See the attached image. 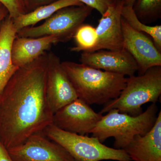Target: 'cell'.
Segmentation results:
<instances>
[{"instance_id": "obj_1", "label": "cell", "mask_w": 161, "mask_h": 161, "mask_svg": "<svg viewBox=\"0 0 161 161\" xmlns=\"http://www.w3.org/2000/svg\"><path fill=\"white\" fill-rule=\"evenodd\" d=\"M47 53L16 71L0 94V141L7 150L53 124L46 95Z\"/></svg>"}, {"instance_id": "obj_2", "label": "cell", "mask_w": 161, "mask_h": 161, "mask_svg": "<svg viewBox=\"0 0 161 161\" xmlns=\"http://www.w3.org/2000/svg\"><path fill=\"white\" fill-rule=\"evenodd\" d=\"M78 98L89 105H104L117 98L125 88V75L72 61L61 62Z\"/></svg>"}, {"instance_id": "obj_3", "label": "cell", "mask_w": 161, "mask_h": 161, "mask_svg": "<svg viewBox=\"0 0 161 161\" xmlns=\"http://www.w3.org/2000/svg\"><path fill=\"white\" fill-rule=\"evenodd\" d=\"M158 111L156 103L151 104L146 111L136 116L113 109L103 115L91 133L102 143L114 137V148L123 150L136 136L144 135L150 131L157 118Z\"/></svg>"}, {"instance_id": "obj_4", "label": "cell", "mask_w": 161, "mask_h": 161, "mask_svg": "<svg viewBox=\"0 0 161 161\" xmlns=\"http://www.w3.org/2000/svg\"><path fill=\"white\" fill-rule=\"evenodd\" d=\"M161 94V66L150 68L144 74L127 78L124 90L117 98L104 105L100 114L113 109L119 112L136 116L142 113V106L156 103Z\"/></svg>"}, {"instance_id": "obj_5", "label": "cell", "mask_w": 161, "mask_h": 161, "mask_svg": "<svg viewBox=\"0 0 161 161\" xmlns=\"http://www.w3.org/2000/svg\"><path fill=\"white\" fill-rule=\"evenodd\" d=\"M43 132L47 137L63 147L75 161H132L123 149L107 147L94 136L66 132L53 124Z\"/></svg>"}, {"instance_id": "obj_6", "label": "cell", "mask_w": 161, "mask_h": 161, "mask_svg": "<svg viewBox=\"0 0 161 161\" xmlns=\"http://www.w3.org/2000/svg\"><path fill=\"white\" fill-rule=\"evenodd\" d=\"M92 10L85 5L64 8L40 26L23 28L18 32L17 36L26 38L53 36L58 37L59 42H67L74 38L77 30L84 24Z\"/></svg>"}, {"instance_id": "obj_7", "label": "cell", "mask_w": 161, "mask_h": 161, "mask_svg": "<svg viewBox=\"0 0 161 161\" xmlns=\"http://www.w3.org/2000/svg\"><path fill=\"white\" fill-rule=\"evenodd\" d=\"M8 151L14 161H75L63 147L43 132L31 136Z\"/></svg>"}, {"instance_id": "obj_8", "label": "cell", "mask_w": 161, "mask_h": 161, "mask_svg": "<svg viewBox=\"0 0 161 161\" xmlns=\"http://www.w3.org/2000/svg\"><path fill=\"white\" fill-rule=\"evenodd\" d=\"M102 116L78 98L54 113L53 124L64 131L86 135L91 133Z\"/></svg>"}, {"instance_id": "obj_9", "label": "cell", "mask_w": 161, "mask_h": 161, "mask_svg": "<svg viewBox=\"0 0 161 161\" xmlns=\"http://www.w3.org/2000/svg\"><path fill=\"white\" fill-rule=\"evenodd\" d=\"M60 58L47 53L46 95L53 113L78 98L75 89L61 66Z\"/></svg>"}, {"instance_id": "obj_10", "label": "cell", "mask_w": 161, "mask_h": 161, "mask_svg": "<svg viewBox=\"0 0 161 161\" xmlns=\"http://www.w3.org/2000/svg\"><path fill=\"white\" fill-rule=\"evenodd\" d=\"M124 49L132 55L138 67L139 75L144 74L150 68L161 66V52L151 38L133 29L121 19Z\"/></svg>"}, {"instance_id": "obj_11", "label": "cell", "mask_w": 161, "mask_h": 161, "mask_svg": "<svg viewBox=\"0 0 161 161\" xmlns=\"http://www.w3.org/2000/svg\"><path fill=\"white\" fill-rule=\"evenodd\" d=\"M124 5V0H116L102 15L96 28L97 43L92 52L124 49L121 11Z\"/></svg>"}, {"instance_id": "obj_12", "label": "cell", "mask_w": 161, "mask_h": 161, "mask_svg": "<svg viewBox=\"0 0 161 161\" xmlns=\"http://www.w3.org/2000/svg\"><path fill=\"white\" fill-rule=\"evenodd\" d=\"M80 61L81 64L94 68L129 77L135 75L138 70L134 58L124 49L83 52L80 55Z\"/></svg>"}, {"instance_id": "obj_13", "label": "cell", "mask_w": 161, "mask_h": 161, "mask_svg": "<svg viewBox=\"0 0 161 161\" xmlns=\"http://www.w3.org/2000/svg\"><path fill=\"white\" fill-rule=\"evenodd\" d=\"M123 150L132 161H161V111L150 131L136 136Z\"/></svg>"}, {"instance_id": "obj_14", "label": "cell", "mask_w": 161, "mask_h": 161, "mask_svg": "<svg viewBox=\"0 0 161 161\" xmlns=\"http://www.w3.org/2000/svg\"><path fill=\"white\" fill-rule=\"evenodd\" d=\"M58 43L59 40L55 36L26 38L17 36L12 48L13 63L18 68L25 66L43 55L52 45Z\"/></svg>"}, {"instance_id": "obj_15", "label": "cell", "mask_w": 161, "mask_h": 161, "mask_svg": "<svg viewBox=\"0 0 161 161\" xmlns=\"http://www.w3.org/2000/svg\"><path fill=\"white\" fill-rule=\"evenodd\" d=\"M17 35L13 19L8 15L0 24V94L19 69L12 59L13 43Z\"/></svg>"}, {"instance_id": "obj_16", "label": "cell", "mask_w": 161, "mask_h": 161, "mask_svg": "<svg viewBox=\"0 0 161 161\" xmlns=\"http://www.w3.org/2000/svg\"><path fill=\"white\" fill-rule=\"evenodd\" d=\"M83 5L78 0H57L48 5L40 6L29 13L20 15L13 19L14 25L18 33L23 28L33 26L40 21L48 19L60 9Z\"/></svg>"}, {"instance_id": "obj_17", "label": "cell", "mask_w": 161, "mask_h": 161, "mask_svg": "<svg viewBox=\"0 0 161 161\" xmlns=\"http://www.w3.org/2000/svg\"><path fill=\"white\" fill-rule=\"evenodd\" d=\"M122 17L133 29L146 34L152 39L158 49L161 52V26L146 25L138 19L133 8L124 5L121 11Z\"/></svg>"}, {"instance_id": "obj_18", "label": "cell", "mask_w": 161, "mask_h": 161, "mask_svg": "<svg viewBox=\"0 0 161 161\" xmlns=\"http://www.w3.org/2000/svg\"><path fill=\"white\" fill-rule=\"evenodd\" d=\"M132 8L144 24L153 23L161 17V0H136Z\"/></svg>"}, {"instance_id": "obj_19", "label": "cell", "mask_w": 161, "mask_h": 161, "mask_svg": "<svg viewBox=\"0 0 161 161\" xmlns=\"http://www.w3.org/2000/svg\"><path fill=\"white\" fill-rule=\"evenodd\" d=\"M74 38L76 45L72 47L70 51L92 52L97 43L96 28L89 24H82L77 30Z\"/></svg>"}, {"instance_id": "obj_20", "label": "cell", "mask_w": 161, "mask_h": 161, "mask_svg": "<svg viewBox=\"0 0 161 161\" xmlns=\"http://www.w3.org/2000/svg\"><path fill=\"white\" fill-rule=\"evenodd\" d=\"M0 3L6 8L13 19L25 14L23 0H0Z\"/></svg>"}, {"instance_id": "obj_21", "label": "cell", "mask_w": 161, "mask_h": 161, "mask_svg": "<svg viewBox=\"0 0 161 161\" xmlns=\"http://www.w3.org/2000/svg\"><path fill=\"white\" fill-rule=\"evenodd\" d=\"M84 5L95 9L103 15L108 7L113 4L116 0H78Z\"/></svg>"}, {"instance_id": "obj_22", "label": "cell", "mask_w": 161, "mask_h": 161, "mask_svg": "<svg viewBox=\"0 0 161 161\" xmlns=\"http://www.w3.org/2000/svg\"><path fill=\"white\" fill-rule=\"evenodd\" d=\"M0 161H14L8 150L0 141Z\"/></svg>"}, {"instance_id": "obj_23", "label": "cell", "mask_w": 161, "mask_h": 161, "mask_svg": "<svg viewBox=\"0 0 161 161\" xmlns=\"http://www.w3.org/2000/svg\"><path fill=\"white\" fill-rule=\"evenodd\" d=\"M8 15V11L3 5L0 7V24Z\"/></svg>"}, {"instance_id": "obj_24", "label": "cell", "mask_w": 161, "mask_h": 161, "mask_svg": "<svg viewBox=\"0 0 161 161\" xmlns=\"http://www.w3.org/2000/svg\"><path fill=\"white\" fill-rule=\"evenodd\" d=\"M125 1V6L133 7V5L135 4L136 0H124Z\"/></svg>"}, {"instance_id": "obj_25", "label": "cell", "mask_w": 161, "mask_h": 161, "mask_svg": "<svg viewBox=\"0 0 161 161\" xmlns=\"http://www.w3.org/2000/svg\"><path fill=\"white\" fill-rule=\"evenodd\" d=\"M36 1L40 2H46V1H49V0H36Z\"/></svg>"}, {"instance_id": "obj_26", "label": "cell", "mask_w": 161, "mask_h": 161, "mask_svg": "<svg viewBox=\"0 0 161 161\" xmlns=\"http://www.w3.org/2000/svg\"><path fill=\"white\" fill-rule=\"evenodd\" d=\"M2 6V4H1V3H0V7H1V6Z\"/></svg>"}]
</instances>
